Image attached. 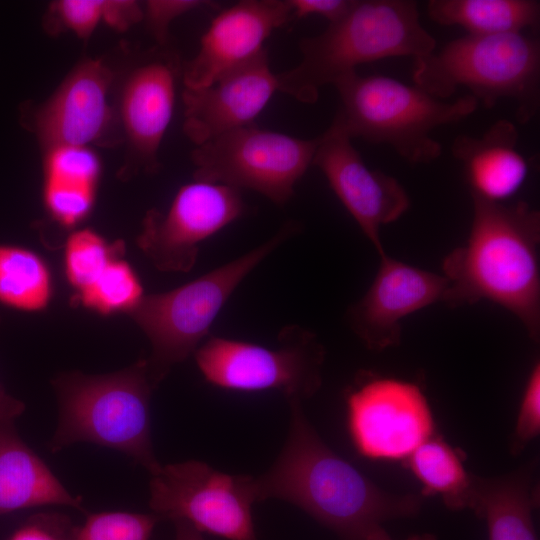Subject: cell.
I'll return each mask as SVG.
<instances>
[{
    "mask_svg": "<svg viewBox=\"0 0 540 540\" xmlns=\"http://www.w3.org/2000/svg\"><path fill=\"white\" fill-rule=\"evenodd\" d=\"M288 403L285 445L270 469L253 477L257 502L276 498L292 503L342 540H363L386 521L420 512L423 495L391 494L376 486L324 443L302 402Z\"/></svg>",
    "mask_w": 540,
    "mask_h": 540,
    "instance_id": "6da1fadb",
    "label": "cell"
},
{
    "mask_svg": "<svg viewBox=\"0 0 540 540\" xmlns=\"http://www.w3.org/2000/svg\"><path fill=\"white\" fill-rule=\"evenodd\" d=\"M472 196L466 243L442 262L448 287L442 302L453 308L488 300L512 313L535 342L540 337V213L526 202Z\"/></svg>",
    "mask_w": 540,
    "mask_h": 540,
    "instance_id": "7a4b0ae2",
    "label": "cell"
},
{
    "mask_svg": "<svg viewBox=\"0 0 540 540\" xmlns=\"http://www.w3.org/2000/svg\"><path fill=\"white\" fill-rule=\"evenodd\" d=\"M434 37L420 22L411 0H355L341 19L300 42L301 60L277 74L278 89L303 103H314L320 89L364 63L390 57L420 59L435 51Z\"/></svg>",
    "mask_w": 540,
    "mask_h": 540,
    "instance_id": "3957f363",
    "label": "cell"
},
{
    "mask_svg": "<svg viewBox=\"0 0 540 540\" xmlns=\"http://www.w3.org/2000/svg\"><path fill=\"white\" fill-rule=\"evenodd\" d=\"M58 424L48 444L58 452L80 442L119 451L150 474L161 464L151 436V394L147 359L107 374L70 371L52 381Z\"/></svg>",
    "mask_w": 540,
    "mask_h": 540,
    "instance_id": "277c9868",
    "label": "cell"
},
{
    "mask_svg": "<svg viewBox=\"0 0 540 540\" xmlns=\"http://www.w3.org/2000/svg\"><path fill=\"white\" fill-rule=\"evenodd\" d=\"M334 86L340 97L334 121L350 138L387 144L412 164H430L438 159L442 146L431 137L432 131L465 119L479 105L469 94L448 102L417 85L357 71Z\"/></svg>",
    "mask_w": 540,
    "mask_h": 540,
    "instance_id": "5b68a950",
    "label": "cell"
},
{
    "mask_svg": "<svg viewBox=\"0 0 540 540\" xmlns=\"http://www.w3.org/2000/svg\"><path fill=\"white\" fill-rule=\"evenodd\" d=\"M413 80L442 100L459 87L486 108L513 100L518 121L527 123L539 107L540 44L525 33L467 34L415 60Z\"/></svg>",
    "mask_w": 540,
    "mask_h": 540,
    "instance_id": "8992f818",
    "label": "cell"
},
{
    "mask_svg": "<svg viewBox=\"0 0 540 540\" xmlns=\"http://www.w3.org/2000/svg\"><path fill=\"white\" fill-rule=\"evenodd\" d=\"M300 226L289 221L264 243L167 292L144 295L128 315L151 345L147 359L156 388L171 368L194 354L240 283Z\"/></svg>",
    "mask_w": 540,
    "mask_h": 540,
    "instance_id": "52a82bcc",
    "label": "cell"
},
{
    "mask_svg": "<svg viewBox=\"0 0 540 540\" xmlns=\"http://www.w3.org/2000/svg\"><path fill=\"white\" fill-rule=\"evenodd\" d=\"M279 347L209 337L194 352L205 380L217 387L255 392L278 390L288 402L312 397L322 384L325 349L312 331L288 325L278 335Z\"/></svg>",
    "mask_w": 540,
    "mask_h": 540,
    "instance_id": "ba28073f",
    "label": "cell"
},
{
    "mask_svg": "<svg viewBox=\"0 0 540 540\" xmlns=\"http://www.w3.org/2000/svg\"><path fill=\"white\" fill-rule=\"evenodd\" d=\"M316 146L317 138H297L252 124L197 146L191 157L194 178L251 189L284 205L312 165Z\"/></svg>",
    "mask_w": 540,
    "mask_h": 540,
    "instance_id": "9c48e42d",
    "label": "cell"
},
{
    "mask_svg": "<svg viewBox=\"0 0 540 540\" xmlns=\"http://www.w3.org/2000/svg\"><path fill=\"white\" fill-rule=\"evenodd\" d=\"M149 481V506L160 519L188 522L227 540H258L252 517L253 477L188 460L161 465Z\"/></svg>",
    "mask_w": 540,
    "mask_h": 540,
    "instance_id": "30bf717a",
    "label": "cell"
},
{
    "mask_svg": "<svg viewBox=\"0 0 540 540\" xmlns=\"http://www.w3.org/2000/svg\"><path fill=\"white\" fill-rule=\"evenodd\" d=\"M346 403L351 439L365 457L405 460L435 433L432 411L416 384L360 377Z\"/></svg>",
    "mask_w": 540,
    "mask_h": 540,
    "instance_id": "8fae6325",
    "label": "cell"
},
{
    "mask_svg": "<svg viewBox=\"0 0 540 540\" xmlns=\"http://www.w3.org/2000/svg\"><path fill=\"white\" fill-rule=\"evenodd\" d=\"M244 210L238 189L194 180L179 188L166 212H147L137 245L158 270L189 272L200 244L240 218Z\"/></svg>",
    "mask_w": 540,
    "mask_h": 540,
    "instance_id": "7c38bea8",
    "label": "cell"
},
{
    "mask_svg": "<svg viewBox=\"0 0 540 540\" xmlns=\"http://www.w3.org/2000/svg\"><path fill=\"white\" fill-rule=\"evenodd\" d=\"M312 165L322 171L378 255L385 254L381 227L398 220L411 204L403 185L395 177L369 168L334 120L317 138Z\"/></svg>",
    "mask_w": 540,
    "mask_h": 540,
    "instance_id": "4fadbf2b",
    "label": "cell"
},
{
    "mask_svg": "<svg viewBox=\"0 0 540 540\" xmlns=\"http://www.w3.org/2000/svg\"><path fill=\"white\" fill-rule=\"evenodd\" d=\"M379 258V269L372 284L347 312L354 334L374 352L399 345L401 321L442 301L448 287L443 275L406 264L387 253Z\"/></svg>",
    "mask_w": 540,
    "mask_h": 540,
    "instance_id": "5bb4252c",
    "label": "cell"
},
{
    "mask_svg": "<svg viewBox=\"0 0 540 540\" xmlns=\"http://www.w3.org/2000/svg\"><path fill=\"white\" fill-rule=\"evenodd\" d=\"M292 19L288 0H243L219 12L183 69L185 88L206 87L265 49L274 30Z\"/></svg>",
    "mask_w": 540,
    "mask_h": 540,
    "instance_id": "9a60e30c",
    "label": "cell"
},
{
    "mask_svg": "<svg viewBox=\"0 0 540 540\" xmlns=\"http://www.w3.org/2000/svg\"><path fill=\"white\" fill-rule=\"evenodd\" d=\"M278 89L266 49L212 84L183 92L186 136L197 146L252 125Z\"/></svg>",
    "mask_w": 540,
    "mask_h": 540,
    "instance_id": "2e32d148",
    "label": "cell"
},
{
    "mask_svg": "<svg viewBox=\"0 0 540 540\" xmlns=\"http://www.w3.org/2000/svg\"><path fill=\"white\" fill-rule=\"evenodd\" d=\"M111 74L99 60L74 68L53 95L37 110L34 126L48 149L87 146L108 130L112 112L108 103Z\"/></svg>",
    "mask_w": 540,
    "mask_h": 540,
    "instance_id": "e0dca14e",
    "label": "cell"
},
{
    "mask_svg": "<svg viewBox=\"0 0 540 540\" xmlns=\"http://www.w3.org/2000/svg\"><path fill=\"white\" fill-rule=\"evenodd\" d=\"M24 404L0 387V516L26 508L64 506L85 511L40 456L18 435Z\"/></svg>",
    "mask_w": 540,
    "mask_h": 540,
    "instance_id": "ac0fdd59",
    "label": "cell"
},
{
    "mask_svg": "<svg viewBox=\"0 0 540 540\" xmlns=\"http://www.w3.org/2000/svg\"><path fill=\"white\" fill-rule=\"evenodd\" d=\"M177 74L175 59L158 57L137 67L123 89L124 129L148 171L158 166V150L173 116Z\"/></svg>",
    "mask_w": 540,
    "mask_h": 540,
    "instance_id": "d6986e66",
    "label": "cell"
},
{
    "mask_svg": "<svg viewBox=\"0 0 540 540\" xmlns=\"http://www.w3.org/2000/svg\"><path fill=\"white\" fill-rule=\"evenodd\" d=\"M517 127L506 119L494 122L480 137L457 136L452 155L465 169L471 195L501 203L525 182L529 164L517 149Z\"/></svg>",
    "mask_w": 540,
    "mask_h": 540,
    "instance_id": "ffe728a7",
    "label": "cell"
},
{
    "mask_svg": "<svg viewBox=\"0 0 540 540\" xmlns=\"http://www.w3.org/2000/svg\"><path fill=\"white\" fill-rule=\"evenodd\" d=\"M98 156L87 146L47 149L43 165V202L53 221L74 229L92 211L100 180Z\"/></svg>",
    "mask_w": 540,
    "mask_h": 540,
    "instance_id": "44dd1931",
    "label": "cell"
},
{
    "mask_svg": "<svg viewBox=\"0 0 540 540\" xmlns=\"http://www.w3.org/2000/svg\"><path fill=\"white\" fill-rule=\"evenodd\" d=\"M536 462L508 474L475 475L472 511L485 520L489 540H538L532 513L539 504Z\"/></svg>",
    "mask_w": 540,
    "mask_h": 540,
    "instance_id": "7402d4cb",
    "label": "cell"
},
{
    "mask_svg": "<svg viewBox=\"0 0 540 540\" xmlns=\"http://www.w3.org/2000/svg\"><path fill=\"white\" fill-rule=\"evenodd\" d=\"M431 20L443 26H460L469 35L524 33L540 22L536 0H430Z\"/></svg>",
    "mask_w": 540,
    "mask_h": 540,
    "instance_id": "603a6c76",
    "label": "cell"
},
{
    "mask_svg": "<svg viewBox=\"0 0 540 540\" xmlns=\"http://www.w3.org/2000/svg\"><path fill=\"white\" fill-rule=\"evenodd\" d=\"M404 461L421 483V495L439 496L450 510L472 509L475 475L441 436L434 433Z\"/></svg>",
    "mask_w": 540,
    "mask_h": 540,
    "instance_id": "cb8c5ba5",
    "label": "cell"
},
{
    "mask_svg": "<svg viewBox=\"0 0 540 540\" xmlns=\"http://www.w3.org/2000/svg\"><path fill=\"white\" fill-rule=\"evenodd\" d=\"M54 294L53 277L46 261L35 251L0 244V304L35 313L45 310Z\"/></svg>",
    "mask_w": 540,
    "mask_h": 540,
    "instance_id": "d4e9b609",
    "label": "cell"
},
{
    "mask_svg": "<svg viewBox=\"0 0 540 540\" xmlns=\"http://www.w3.org/2000/svg\"><path fill=\"white\" fill-rule=\"evenodd\" d=\"M139 276L123 256L114 258L74 301L101 315L128 314L144 296Z\"/></svg>",
    "mask_w": 540,
    "mask_h": 540,
    "instance_id": "484cf974",
    "label": "cell"
},
{
    "mask_svg": "<svg viewBox=\"0 0 540 540\" xmlns=\"http://www.w3.org/2000/svg\"><path fill=\"white\" fill-rule=\"evenodd\" d=\"M122 241L109 242L90 228L73 230L63 251V266L67 282L75 294L88 287L116 257L123 256Z\"/></svg>",
    "mask_w": 540,
    "mask_h": 540,
    "instance_id": "4316f807",
    "label": "cell"
},
{
    "mask_svg": "<svg viewBox=\"0 0 540 540\" xmlns=\"http://www.w3.org/2000/svg\"><path fill=\"white\" fill-rule=\"evenodd\" d=\"M159 520L154 513H91L81 526H76L74 540H151Z\"/></svg>",
    "mask_w": 540,
    "mask_h": 540,
    "instance_id": "83f0119b",
    "label": "cell"
},
{
    "mask_svg": "<svg viewBox=\"0 0 540 540\" xmlns=\"http://www.w3.org/2000/svg\"><path fill=\"white\" fill-rule=\"evenodd\" d=\"M540 432V364L535 363L527 379L516 424L510 439V451L518 455Z\"/></svg>",
    "mask_w": 540,
    "mask_h": 540,
    "instance_id": "f1b7e54d",
    "label": "cell"
},
{
    "mask_svg": "<svg viewBox=\"0 0 540 540\" xmlns=\"http://www.w3.org/2000/svg\"><path fill=\"white\" fill-rule=\"evenodd\" d=\"M103 0H62L53 3L52 12L67 29L86 38L103 20Z\"/></svg>",
    "mask_w": 540,
    "mask_h": 540,
    "instance_id": "f546056e",
    "label": "cell"
},
{
    "mask_svg": "<svg viewBox=\"0 0 540 540\" xmlns=\"http://www.w3.org/2000/svg\"><path fill=\"white\" fill-rule=\"evenodd\" d=\"M75 529L66 515L42 512L29 517L7 540H74Z\"/></svg>",
    "mask_w": 540,
    "mask_h": 540,
    "instance_id": "4dcf8cb0",
    "label": "cell"
},
{
    "mask_svg": "<svg viewBox=\"0 0 540 540\" xmlns=\"http://www.w3.org/2000/svg\"><path fill=\"white\" fill-rule=\"evenodd\" d=\"M197 0H151L146 3L148 24L160 43H165L172 20L205 5Z\"/></svg>",
    "mask_w": 540,
    "mask_h": 540,
    "instance_id": "1f68e13d",
    "label": "cell"
},
{
    "mask_svg": "<svg viewBox=\"0 0 540 540\" xmlns=\"http://www.w3.org/2000/svg\"><path fill=\"white\" fill-rule=\"evenodd\" d=\"M292 19L321 16L333 23L346 15L355 0H288Z\"/></svg>",
    "mask_w": 540,
    "mask_h": 540,
    "instance_id": "d6a6232c",
    "label": "cell"
},
{
    "mask_svg": "<svg viewBox=\"0 0 540 540\" xmlns=\"http://www.w3.org/2000/svg\"><path fill=\"white\" fill-rule=\"evenodd\" d=\"M143 12L134 1H105L103 20L111 27L124 30L142 18Z\"/></svg>",
    "mask_w": 540,
    "mask_h": 540,
    "instance_id": "836d02e7",
    "label": "cell"
},
{
    "mask_svg": "<svg viewBox=\"0 0 540 540\" xmlns=\"http://www.w3.org/2000/svg\"><path fill=\"white\" fill-rule=\"evenodd\" d=\"M363 540H393L386 530L380 526L374 527L370 530ZM405 540H437L436 536L431 533H423L412 535Z\"/></svg>",
    "mask_w": 540,
    "mask_h": 540,
    "instance_id": "e575fe53",
    "label": "cell"
},
{
    "mask_svg": "<svg viewBox=\"0 0 540 540\" xmlns=\"http://www.w3.org/2000/svg\"><path fill=\"white\" fill-rule=\"evenodd\" d=\"M175 525V540H204L201 533L186 521L178 520Z\"/></svg>",
    "mask_w": 540,
    "mask_h": 540,
    "instance_id": "d590c367",
    "label": "cell"
}]
</instances>
